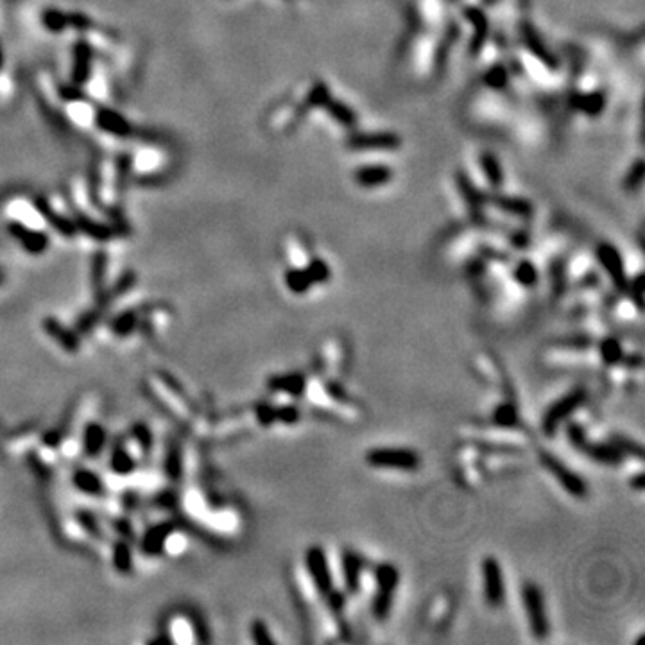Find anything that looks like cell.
Segmentation results:
<instances>
[{
	"label": "cell",
	"mask_w": 645,
	"mask_h": 645,
	"mask_svg": "<svg viewBox=\"0 0 645 645\" xmlns=\"http://www.w3.org/2000/svg\"><path fill=\"white\" fill-rule=\"evenodd\" d=\"M522 601H523V610H525L527 620H529V628L534 638L544 640L548 637V619H547V610H545L544 595L538 585L534 582H525L522 590Z\"/></svg>",
	"instance_id": "1"
},
{
	"label": "cell",
	"mask_w": 645,
	"mask_h": 645,
	"mask_svg": "<svg viewBox=\"0 0 645 645\" xmlns=\"http://www.w3.org/2000/svg\"><path fill=\"white\" fill-rule=\"evenodd\" d=\"M366 463L375 468L411 471L420 466V455L407 448H373L366 455Z\"/></svg>",
	"instance_id": "2"
},
{
	"label": "cell",
	"mask_w": 645,
	"mask_h": 645,
	"mask_svg": "<svg viewBox=\"0 0 645 645\" xmlns=\"http://www.w3.org/2000/svg\"><path fill=\"white\" fill-rule=\"evenodd\" d=\"M586 400V391L585 389H573L570 391L569 395H564L563 398L557 400L554 405L548 407V411L545 412L544 421H541V427H544V432L552 436V434L556 432L557 427L563 423L566 418L572 414V412L578 411L579 407L582 405V402Z\"/></svg>",
	"instance_id": "3"
},
{
	"label": "cell",
	"mask_w": 645,
	"mask_h": 645,
	"mask_svg": "<svg viewBox=\"0 0 645 645\" xmlns=\"http://www.w3.org/2000/svg\"><path fill=\"white\" fill-rule=\"evenodd\" d=\"M482 588L488 606L500 607L505 601V581L502 566L495 557L482 560Z\"/></svg>",
	"instance_id": "4"
},
{
	"label": "cell",
	"mask_w": 645,
	"mask_h": 645,
	"mask_svg": "<svg viewBox=\"0 0 645 645\" xmlns=\"http://www.w3.org/2000/svg\"><path fill=\"white\" fill-rule=\"evenodd\" d=\"M539 463L544 464L548 473L563 486L564 491H569L573 497H585L586 491H588L585 480L575 475L569 466H564L556 455H552L550 452L539 450Z\"/></svg>",
	"instance_id": "5"
},
{
	"label": "cell",
	"mask_w": 645,
	"mask_h": 645,
	"mask_svg": "<svg viewBox=\"0 0 645 645\" xmlns=\"http://www.w3.org/2000/svg\"><path fill=\"white\" fill-rule=\"evenodd\" d=\"M305 560L307 570H309V575L312 582H314L316 590L325 597V595H328L334 590V581H332V572L330 566H328L327 554H325L321 547H312L307 550Z\"/></svg>",
	"instance_id": "6"
},
{
	"label": "cell",
	"mask_w": 645,
	"mask_h": 645,
	"mask_svg": "<svg viewBox=\"0 0 645 645\" xmlns=\"http://www.w3.org/2000/svg\"><path fill=\"white\" fill-rule=\"evenodd\" d=\"M597 259L598 262H601V266L606 269L610 280L615 285V289L620 291V293H628L629 281L628 276H626L624 262H622V256H620L619 250L613 247L612 244L604 242V244H601V246L597 247Z\"/></svg>",
	"instance_id": "7"
},
{
	"label": "cell",
	"mask_w": 645,
	"mask_h": 645,
	"mask_svg": "<svg viewBox=\"0 0 645 645\" xmlns=\"http://www.w3.org/2000/svg\"><path fill=\"white\" fill-rule=\"evenodd\" d=\"M346 145L353 151H395L402 140L395 133H353Z\"/></svg>",
	"instance_id": "8"
},
{
	"label": "cell",
	"mask_w": 645,
	"mask_h": 645,
	"mask_svg": "<svg viewBox=\"0 0 645 645\" xmlns=\"http://www.w3.org/2000/svg\"><path fill=\"white\" fill-rule=\"evenodd\" d=\"M522 38L523 43H525L527 51L531 52L534 56L536 60H539L545 67H548L550 70H556L560 67V61L554 54H552L550 49L547 47L541 40V36L538 34V31L531 26V24H523L522 26Z\"/></svg>",
	"instance_id": "9"
},
{
	"label": "cell",
	"mask_w": 645,
	"mask_h": 645,
	"mask_svg": "<svg viewBox=\"0 0 645 645\" xmlns=\"http://www.w3.org/2000/svg\"><path fill=\"white\" fill-rule=\"evenodd\" d=\"M464 17H466V20L470 22L471 26H473V29H475L473 36H471L470 52L477 54V52L482 51L484 43H486V40H488L489 36V22L479 8H466L464 9Z\"/></svg>",
	"instance_id": "10"
},
{
	"label": "cell",
	"mask_w": 645,
	"mask_h": 645,
	"mask_svg": "<svg viewBox=\"0 0 645 645\" xmlns=\"http://www.w3.org/2000/svg\"><path fill=\"white\" fill-rule=\"evenodd\" d=\"M353 179L364 188L380 187L393 179V169L386 165H366L353 172Z\"/></svg>",
	"instance_id": "11"
},
{
	"label": "cell",
	"mask_w": 645,
	"mask_h": 645,
	"mask_svg": "<svg viewBox=\"0 0 645 645\" xmlns=\"http://www.w3.org/2000/svg\"><path fill=\"white\" fill-rule=\"evenodd\" d=\"M455 179H457L459 192L463 194V197H464V201H466L471 215L475 217V219L482 217V206H484L482 194H480V192L477 190L475 185H473V183L470 181V178H468V176L464 174L463 170H459L457 176H455Z\"/></svg>",
	"instance_id": "12"
},
{
	"label": "cell",
	"mask_w": 645,
	"mask_h": 645,
	"mask_svg": "<svg viewBox=\"0 0 645 645\" xmlns=\"http://www.w3.org/2000/svg\"><path fill=\"white\" fill-rule=\"evenodd\" d=\"M489 203L493 206L500 209L502 212H507L511 215L518 217H529L532 213V204L523 197H514V195H500V194H491L489 195Z\"/></svg>",
	"instance_id": "13"
},
{
	"label": "cell",
	"mask_w": 645,
	"mask_h": 645,
	"mask_svg": "<svg viewBox=\"0 0 645 645\" xmlns=\"http://www.w3.org/2000/svg\"><path fill=\"white\" fill-rule=\"evenodd\" d=\"M9 228H11V234L20 238L24 247H26L29 253H42V251H45V247H47L49 238L45 234L33 231L31 228L27 229L26 226L20 224V222H15V224H11Z\"/></svg>",
	"instance_id": "14"
},
{
	"label": "cell",
	"mask_w": 645,
	"mask_h": 645,
	"mask_svg": "<svg viewBox=\"0 0 645 645\" xmlns=\"http://www.w3.org/2000/svg\"><path fill=\"white\" fill-rule=\"evenodd\" d=\"M343 575H344V582H346V588L348 591H357L359 590V585H361V573H362V560L353 552L346 550L343 552Z\"/></svg>",
	"instance_id": "15"
},
{
	"label": "cell",
	"mask_w": 645,
	"mask_h": 645,
	"mask_svg": "<svg viewBox=\"0 0 645 645\" xmlns=\"http://www.w3.org/2000/svg\"><path fill=\"white\" fill-rule=\"evenodd\" d=\"M170 531H172V527L170 525L153 527V529L147 531V534L142 538V550H144L147 556H156V554H160V552L163 550V545H165V539Z\"/></svg>",
	"instance_id": "16"
},
{
	"label": "cell",
	"mask_w": 645,
	"mask_h": 645,
	"mask_svg": "<svg viewBox=\"0 0 645 645\" xmlns=\"http://www.w3.org/2000/svg\"><path fill=\"white\" fill-rule=\"evenodd\" d=\"M97 122L101 124L102 128L106 131L113 133L117 136H128L131 133V126L120 117L119 113L110 110H102L97 113Z\"/></svg>",
	"instance_id": "17"
},
{
	"label": "cell",
	"mask_w": 645,
	"mask_h": 645,
	"mask_svg": "<svg viewBox=\"0 0 645 645\" xmlns=\"http://www.w3.org/2000/svg\"><path fill=\"white\" fill-rule=\"evenodd\" d=\"M322 108H325L332 119L336 120V122H339L341 126L353 128V126L357 124L355 111H353L350 106H346L344 102H339V101H336V99L330 97L327 102H325V106Z\"/></svg>",
	"instance_id": "18"
},
{
	"label": "cell",
	"mask_w": 645,
	"mask_h": 645,
	"mask_svg": "<svg viewBox=\"0 0 645 645\" xmlns=\"http://www.w3.org/2000/svg\"><path fill=\"white\" fill-rule=\"evenodd\" d=\"M480 167H482V172L486 176L489 183H491L493 187L497 188L500 187L502 183H504V170H502L500 161L498 158L495 156L493 153H482L480 154Z\"/></svg>",
	"instance_id": "19"
},
{
	"label": "cell",
	"mask_w": 645,
	"mask_h": 645,
	"mask_svg": "<svg viewBox=\"0 0 645 645\" xmlns=\"http://www.w3.org/2000/svg\"><path fill=\"white\" fill-rule=\"evenodd\" d=\"M375 578H377L378 590L395 594L396 586H398L400 582V572L396 566H393V564L389 563L378 564L377 570H375Z\"/></svg>",
	"instance_id": "20"
},
{
	"label": "cell",
	"mask_w": 645,
	"mask_h": 645,
	"mask_svg": "<svg viewBox=\"0 0 645 645\" xmlns=\"http://www.w3.org/2000/svg\"><path fill=\"white\" fill-rule=\"evenodd\" d=\"M269 386H271V389H275V391H281V393H287V395L300 396V395H303V391H305V378H303L302 375L276 377V378H271Z\"/></svg>",
	"instance_id": "21"
},
{
	"label": "cell",
	"mask_w": 645,
	"mask_h": 645,
	"mask_svg": "<svg viewBox=\"0 0 645 645\" xmlns=\"http://www.w3.org/2000/svg\"><path fill=\"white\" fill-rule=\"evenodd\" d=\"M573 106L578 108L579 111H582V113L590 115V117H597L604 110V106H606V97L601 92L578 95L575 101H573Z\"/></svg>",
	"instance_id": "22"
},
{
	"label": "cell",
	"mask_w": 645,
	"mask_h": 645,
	"mask_svg": "<svg viewBox=\"0 0 645 645\" xmlns=\"http://www.w3.org/2000/svg\"><path fill=\"white\" fill-rule=\"evenodd\" d=\"M45 327H47V332L52 337H54L56 341H60V344L65 350H68V352H76V350L79 348V341H77V337L74 336L72 332H68L67 328L61 327L60 322H54L52 319H47V321H45Z\"/></svg>",
	"instance_id": "23"
},
{
	"label": "cell",
	"mask_w": 645,
	"mask_h": 645,
	"mask_svg": "<svg viewBox=\"0 0 645 645\" xmlns=\"http://www.w3.org/2000/svg\"><path fill=\"white\" fill-rule=\"evenodd\" d=\"M104 441H106V434L101 425H88V429L85 430V445H83L86 454L97 455L104 448Z\"/></svg>",
	"instance_id": "24"
},
{
	"label": "cell",
	"mask_w": 645,
	"mask_h": 645,
	"mask_svg": "<svg viewBox=\"0 0 645 645\" xmlns=\"http://www.w3.org/2000/svg\"><path fill=\"white\" fill-rule=\"evenodd\" d=\"M285 284H287L291 293H294V294L307 293V291L314 285L312 284V280H310L307 269H297V268L287 271V275H285Z\"/></svg>",
	"instance_id": "25"
},
{
	"label": "cell",
	"mask_w": 645,
	"mask_h": 645,
	"mask_svg": "<svg viewBox=\"0 0 645 645\" xmlns=\"http://www.w3.org/2000/svg\"><path fill=\"white\" fill-rule=\"evenodd\" d=\"M77 489L88 493V495H99L102 491V482L94 471L90 470H79L74 477Z\"/></svg>",
	"instance_id": "26"
},
{
	"label": "cell",
	"mask_w": 645,
	"mask_h": 645,
	"mask_svg": "<svg viewBox=\"0 0 645 645\" xmlns=\"http://www.w3.org/2000/svg\"><path fill=\"white\" fill-rule=\"evenodd\" d=\"M393 595L395 594L384 590H377V594H375L373 604H371V612H373V615L377 617L378 620H384L389 617L391 606H393Z\"/></svg>",
	"instance_id": "27"
},
{
	"label": "cell",
	"mask_w": 645,
	"mask_h": 645,
	"mask_svg": "<svg viewBox=\"0 0 645 645\" xmlns=\"http://www.w3.org/2000/svg\"><path fill=\"white\" fill-rule=\"evenodd\" d=\"M328 99H330V90H328V86L325 85V83H318V85H314V88L310 90L309 95H307V101H305L303 110L322 108Z\"/></svg>",
	"instance_id": "28"
},
{
	"label": "cell",
	"mask_w": 645,
	"mask_h": 645,
	"mask_svg": "<svg viewBox=\"0 0 645 645\" xmlns=\"http://www.w3.org/2000/svg\"><path fill=\"white\" fill-rule=\"evenodd\" d=\"M514 280L520 285H523V287H532L538 281V271H536V268L531 262L523 260L514 269Z\"/></svg>",
	"instance_id": "29"
},
{
	"label": "cell",
	"mask_w": 645,
	"mask_h": 645,
	"mask_svg": "<svg viewBox=\"0 0 645 645\" xmlns=\"http://www.w3.org/2000/svg\"><path fill=\"white\" fill-rule=\"evenodd\" d=\"M601 355H603V361L606 362L607 366H615L622 361V346H620L619 341L615 339H606L601 343Z\"/></svg>",
	"instance_id": "30"
},
{
	"label": "cell",
	"mask_w": 645,
	"mask_h": 645,
	"mask_svg": "<svg viewBox=\"0 0 645 645\" xmlns=\"http://www.w3.org/2000/svg\"><path fill=\"white\" fill-rule=\"evenodd\" d=\"M307 272H309L310 280L312 284H325V281L330 280V268H328V263L321 259H314L312 262L307 266Z\"/></svg>",
	"instance_id": "31"
},
{
	"label": "cell",
	"mask_w": 645,
	"mask_h": 645,
	"mask_svg": "<svg viewBox=\"0 0 645 645\" xmlns=\"http://www.w3.org/2000/svg\"><path fill=\"white\" fill-rule=\"evenodd\" d=\"M495 423L500 427H514L518 423V412L514 405L511 403H504L495 411Z\"/></svg>",
	"instance_id": "32"
},
{
	"label": "cell",
	"mask_w": 645,
	"mask_h": 645,
	"mask_svg": "<svg viewBox=\"0 0 645 645\" xmlns=\"http://www.w3.org/2000/svg\"><path fill=\"white\" fill-rule=\"evenodd\" d=\"M76 68H74V74H76V81L81 83V81H85L86 76H88V68H90V51L86 47H77L76 51Z\"/></svg>",
	"instance_id": "33"
},
{
	"label": "cell",
	"mask_w": 645,
	"mask_h": 645,
	"mask_svg": "<svg viewBox=\"0 0 645 645\" xmlns=\"http://www.w3.org/2000/svg\"><path fill=\"white\" fill-rule=\"evenodd\" d=\"M111 468L113 471H117L119 475H128L129 471L133 470V457L131 454L124 450H117L113 454V459H111Z\"/></svg>",
	"instance_id": "34"
},
{
	"label": "cell",
	"mask_w": 645,
	"mask_h": 645,
	"mask_svg": "<svg viewBox=\"0 0 645 645\" xmlns=\"http://www.w3.org/2000/svg\"><path fill=\"white\" fill-rule=\"evenodd\" d=\"M642 181H644V161L637 160L635 161V165L631 167V170H629L628 178H626L624 181V187L628 188V190H637L642 185Z\"/></svg>",
	"instance_id": "35"
},
{
	"label": "cell",
	"mask_w": 645,
	"mask_h": 645,
	"mask_svg": "<svg viewBox=\"0 0 645 645\" xmlns=\"http://www.w3.org/2000/svg\"><path fill=\"white\" fill-rule=\"evenodd\" d=\"M135 325H136V316L133 314V312H126V314H122L120 318L115 319L113 332H117L119 336H128V334H131V332L135 330Z\"/></svg>",
	"instance_id": "36"
},
{
	"label": "cell",
	"mask_w": 645,
	"mask_h": 645,
	"mask_svg": "<svg viewBox=\"0 0 645 645\" xmlns=\"http://www.w3.org/2000/svg\"><path fill=\"white\" fill-rule=\"evenodd\" d=\"M113 563L115 566L122 572H126L128 569H131V550L126 544H119V547L115 548L113 554Z\"/></svg>",
	"instance_id": "37"
},
{
	"label": "cell",
	"mask_w": 645,
	"mask_h": 645,
	"mask_svg": "<svg viewBox=\"0 0 645 645\" xmlns=\"http://www.w3.org/2000/svg\"><path fill=\"white\" fill-rule=\"evenodd\" d=\"M251 637H253V640H255L256 644H275V640H272V637L268 631V626L263 624L262 620H255V622H253V626H251Z\"/></svg>",
	"instance_id": "38"
},
{
	"label": "cell",
	"mask_w": 645,
	"mask_h": 645,
	"mask_svg": "<svg viewBox=\"0 0 645 645\" xmlns=\"http://www.w3.org/2000/svg\"><path fill=\"white\" fill-rule=\"evenodd\" d=\"M486 83H488L491 88H504L505 83H507V74H505V70L502 67L491 68L488 72V76H486Z\"/></svg>",
	"instance_id": "39"
},
{
	"label": "cell",
	"mask_w": 645,
	"mask_h": 645,
	"mask_svg": "<svg viewBox=\"0 0 645 645\" xmlns=\"http://www.w3.org/2000/svg\"><path fill=\"white\" fill-rule=\"evenodd\" d=\"M43 22H45V26L51 31H61L67 26V17L58 13V11H47V13L43 15Z\"/></svg>",
	"instance_id": "40"
},
{
	"label": "cell",
	"mask_w": 645,
	"mask_h": 645,
	"mask_svg": "<svg viewBox=\"0 0 645 645\" xmlns=\"http://www.w3.org/2000/svg\"><path fill=\"white\" fill-rule=\"evenodd\" d=\"M276 420L284 421V423H296L300 420V411L294 405H287V407L276 409Z\"/></svg>",
	"instance_id": "41"
},
{
	"label": "cell",
	"mask_w": 645,
	"mask_h": 645,
	"mask_svg": "<svg viewBox=\"0 0 645 645\" xmlns=\"http://www.w3.org/2000/svg\"><path fill=\"white\" fill-rule=\"evenodd\" d=\"M631 296H635V303H637V309L642 310L644 309V276L638 275L635 278V281L631 284V289H628Z\"/></svg>",
	"instance_id": "42"
},
{
	"label": "cell",
	"mask_w": 645,
	"mask_h": 645,
	"mask_svg": "<svg viewBox=\"0 0 645 645\" xmlns=\"http://www.w3.org/2000/svg\"><path fill=\"white\" fill-rule=\"evenodd\" d=\"M635 482V488L637 489H644V473H638L637 479L632 480Z\"/></svg>",
	"instance_id": "43"
},
{
	"label": "cell",
	"mask_w": 645,
	"mask_h": 645,
	"mask_svg": "<svg viewBox=\"0 0 645 645\" xmlns=\"http://www.w3.org/2000/svg\"><path fill=\"white\" fill-rule=\"evenodd\" d=\"M6 280V276H4V271H2V269H0V284H2V281Z\"/></svg>",
	"instance_id": "44"
},
{
	"label": "cell",
	"mask_w": 645,
	"mask_h": 645,
	"mask_svg": "<svg viewBox=\"0 0 645 645\" xmlns=\"http://www.w3.org/2000/svg\"><path fill=\"white\" fill-rule=\"evenodd\" d=\"M0 63H2V54H0Z\"/></svg>",
	"instance_id": "45"
}]
</instances>
